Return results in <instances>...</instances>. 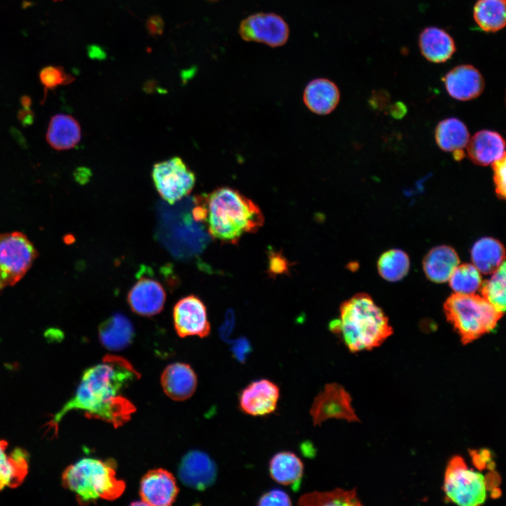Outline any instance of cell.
<instances>
[{"label": "cell", "mask_w": 506, "mask_h": 506, "mask_svg": "<svg viewBox=\"0 0 506 506\" xmlns=\"http://www.w3.org/2000/svg\"><path fill=\"white\" fill-rule=\"evenodd\" d=\"M140 374L126 359L107 355L102 361L87 368L72 396L55 414L51 427L56 428L72 410L84 412L89 417L122 426L135 411L134 404L123 396L124 389L138 379Z\"/></svg>", "instance_id": "1"}, {"label": "cell", "mask_w": 506, "mask_h": 506, "mask_svg": "<svg viewBox=\"0 0 506 506\" xmlns=\"http://www.w3.org/2000/svg\"><path fill=\"white\" fill-rule=\"evenodd\" d=\"M238 31L243 40L271 47L284 45L290 35L287 23L273 13H257L247 17L241 22Z\"/></svg>", "instance_id": "10"}, {"label": "cell", "mask_w": 506, "mask_h": 506, "mask_svg": "<svg viewBox=\"0 0 506 506\" xmlns=\"http://www.w3.org/2000/svg\"><path fill=\"white\" fill-rule=\"evenodd\" d=\"M252 350L249 342L245 337H240L232 342L231 351L235 358L243 362Z\"/></svg>", "instance_id": "36"}, {"label": "cell", "mask_w": 506, "mask_h": 506, "mask_svg": "<svg viewBox=\"0 0 506 506\" xmlns=\"http://www.w3.org/2000/svg\"><path fill=\"white\" fill-rule=\"evenodd\" d=\"M505 248L496 239L484 237L472 246L471 257L473 264L484 274H492L505 261Z\"/></svg>", "instance_id": "26"}, {"label": "cell", "mask_w": 506, "mask_h": 506, "mask_svg": "<svg viewBox=\"0 0 506 506\" xmlns=\"http://www.w3.org/2000/svg\"><path fill=\"white\" fill-rule=\"evenodd\" d=\"M484 475L468 467L465 460L455 455L450 458L444 473L443 493L446 500L460 506H479L487 500L488 492L495 490V476Z\"/></svg>", "instance_id": "6"}, {"label": "cell", "mask_w": 506, "mask_h": 506, "mask_svg": "<svg viewBox=\"0 0 506 506\" xmlns=\"http://www.w3.org/2000/svg\"><path fill=\"white\" fill-rule=\"evenodd\" d=\"M448 281L454 292L459 294H474L482 283L480 271L472 264H459Z\"/></svg>", "instance_id": "32"}, {"label": "cell", "mask_w": 506, "mask_h": 506, "mask_svg": "<svg viewBox=\"0 0 506 506\" xmlns=\"http://www.w3.org/2000/svg\"><path fill=\"white\" fill-rule=\"evenodd\" d=\"M419 46L422 55L429 62L445 63L456 51L452 37L445 30L429 27L421 32Z\"/></svg>", "instance_id": "20"}, {"label": "cell", "mask_w": 506, "mask_h": 506, "mask_svg": "<svg viewBox=\"0 0 506 506\" xmlns=\"http://www.w3.org/2000/svg\"><path fill=\"white\" fill-rule=\"evenodd\" d=\"M20 103L24 108H30L32 103V100L30 96H23L20 98Z\"/></svg>", "instance_id": "41"}, {"label": "cell", "mask_w": 506, "mask_h": 506, "mask_svg": "<svg viewBox=\"0 0 506 506\" xmlns=\"http://www.w3.org/2000/svg\"><path fill=\"white\" fill-rule=\"evenodd\" d=\"M351 401V395L342 385L337 383L325 384L315 397L309 410L313 425H320L331 418L359 422Z\"/></svg>", "instance_id": "9"}, {"label": "cell", "mask_w": 506, "mask_h": 506, "mask_svg": "<svg viewBox=\"0 0 506 506\" xmlns=\"http://www.w3.org/2000/svg\"><path fill=\"white\" fill-rule=\"evenodd\" d=\"M18 118L23 126H28L34 122V114L30 108L19 110Z\"/></svg>", "instance_id": "39"}, {"label": "cell", "mask_w": 506, "mask_h": 506, "mask_svg": "<svg viewBox=\"0 0 506 506\" xmlns=\"http://www.w3.org/2000/svg\"><path fill=\"white\" fill-rule=\"evenodd\" d=\"M55 1H60V0H55Z\"/></svg>", "instance_id": "42"}, {"label": "cell", "mask_w": 506, "mask_h": 506, "mask_svg": "<svg viewBox=\"0 0 506 506\" xmlns=\"http://www.w3.org/2000/svg\"><path fill=\"white\" fill-rule=\"evenodd\" d=\"M148 27L152 33H157L162 30V22L158 18L153 17L149 20Z\"/></svg>", "instance_id": "40"}, {"label": "cell", "mask_w": 506, "mask_h": 506, "mask_svg": "<svg viewBox=\"0 0 506 506\" xmlns=\"http://www.w3.org/2000/svg\"><path fill=\"white\" fill-rule=\"evenodd\" d=\"M443 80L448 93L461 101L477 98L485 86L482 74L471 65L455 67L446 74Z\"/></svg>", "instance_id": "16"}, {"label": "cell", "mask_w": 506, "mask_h": 506, "mask_svg": "<svg viewBox=\"0 0 506 506\" xmlns=\"http://www.w3.org/2000/svg\"><path fill=\"white\" fill-rule=\"evenodd\" d=\"M269 473L275 482L297 489L303 478L304 464L294 453L280 451L270 460Z\"/></svg>", "instance_id": "25"}, {"label": "cell", "mask_w": 506, "mask_h": 506, "mask_svg": "<svg viewBox=\"0 0 506 506\" xmlns=\"http://www.w3.org/2000/svg\"><path fill=\"white\" fill-rule=\"evenodd\" d=\"M287 270V261L281 254L271 252L269 256V271L273 274H280Z\"/></svg>", "instance_id": "37"}, {"label": "cell", "mask_w": 506, "mask_h": 506, "mask_svg": "<svg viewBox=\"0 0 506 506\" xmlns=\"http://www.w3.org/2000/svg\"><path fill=\"white\" fill-rule=\"evenodd\" d=\"M98 337L105 349L113 351H121L132 342L134 326L126 316L116 313L100 324Z\"/></svg>", "instance_id": "19"}, {"label": "cell", "mask_w": 506, "mask_h": 506, "mask_svg": "<svg viewBox=\"0 0 506 506\" xmlns=\"http://www.w3.org/2000/svg\"><path fill=\"white\" fill-rule=\"evenodd\" d=\"M179 492L174 476L164 469L147 472L140 484L141 501L148 505L167 506L175 500Z\"/></svg>", "instance_id": "15"}, {"label": "cell", "mask_w": 506, "mask_h": 506, "mask_svg": "<svg viewBox=\"0 0 506 506\" xmlns=\"http://www.w3.org/2000/svg\"><path fill=\"white\" fill-rule=\"evenodd\" d=\"M235 314L232 309H228L225 315L223 323L219 327V332L221 339L227 341L233 332L235 325Z\"/></svg>", "instance_id": "38"}, {"label": "cell", "mask_w": 506, "mask_h": 506, "mask_svg": "<svg viewBox=\"0 0 506 506\" xmlns=\"http://www.w3.org/2000/svg\"><path fill=\"white\" fill-rule=\"evenodd\" d=\"M174 328L181 337L209 335L210 324L207 309L197 297L189 295L179 300L173 310Z\"/></svg>", "instance_id": "11"}, {"label": "cell", "mask_w": 506, "mask_h": 506, "mask_svg": "<svg viewBox=\"0 0 506 506\" xmlns=\"http://www.w3.org/2000/svg\"><path fill=\"white\" fill-rule=\"evenodd\" d=\"M339 91L336 84L327 79L318 78L311 81L304 91V101L309 109L318 115L332 112L339 100Z\"/></svg>", "instance_id": "21"}, {"label": "cell", "mask_w": 506, "mask_h": 506, "mask_svg": "<svg viewBox=\"0 0 506 506\" xmlns=\"http://www.w3.org/2000/svg\"><path fill=\"white\" fill-rule=\"evenodd\" d=\"M443 309L463 344L491 332L503 316L483 297L474 293L454 292L445 301Z\"/></svg>", "instance_id": "5"}, {"label": "cell", "mask_w": 506, "mask_h": 506, "mask_svg": "<svg viewBox=\"0 0 506 506\" xmlns=\"http://www.w3.org/2000/svg\"><path fill=\"white\" fill-rule=\"evenodd\" d=\"M477 25L486 32H495L506 25L505 0H478L473 10Z\"/></svg>", "instance_id": "28"}, {"label": "cell", "mask_w": 506, "mask_h": 506, "mask_svg": "<svg viewBox=\"0 0 506 506\" xmlns=\"http://www.w3.org/2000/svg\"><path fill=\"white\" fill-rule=\"evenodd\" d=\"M81 127L72 116L57 114L50 120L46 139L51 148L66 150L74 148L81 140Z\"/></svg>", "instance_id": "22"}, {"label": "cell", "mask_w": 506, "mask_h": 506, "mask_svg": "<svg viewBox=\"0 0 506 506\" xmlns=\"http://www.w3.org/2000/svg\"><path fill=\"white\" fill-rule=\"evenodd\" d=\"M127 295L131 309L140 316H153L163 309L166 293L162 285L150 275L141 273Z\"/></svg>", "instance_id": "12"}, {"label": "cell", "mask_w": 506, "mask_h": 506, "mask_svg": "<svg viewBox=\"0 0 506 506\" xmlns=\"http://www.w3.org/2000/svg\"><path fill=\"white\" fill-rule=\"evenodd\" d=\"M279 397V387L268 379H261L252 382L242 390L239 406L247 415L265 416L275 410Z\"/></svg>", "instance_id": "13"}, {"label": "cell", "mask_w": 506, "mask_h": 506, "mask_svg": "<svg viewBox=\"0 0 506 506\" xmlns=\"http://www.w3.org/2000/svg\"><path fill=\"white\" fill-rule=\"evenodd\" d=\"M164 393L171 399L183 401L190 398L197 387V377L190 366L183 363L167 365L161 376Z\"/></svg>", "instance_id": "18"}, {"label": "cell", "mask_w": 506, "mask_h": 506, "mask_svg": "<svg viewBox=\"0 0 506 506\" xmlns=\"http://www.w3.org/2000/svg\"><path fill=\"white\" fill-rule=\"evenodd\" d=\"M505 155L491 164L496 195L500 200L505 198Z\"/></svg>", "instance_id": "35"}, {"label": "cell", "mask_w": 506, "mask_h": 506, "mask_svg": "<svg viewBox=\"0 0 506 506\" xmlns=\"http://www.w3.org/2000/svg\"><path fill=\"white\" fill-rule=\"evenodd\" d=\"M460 264L459 257L451 247L441 245L432 249L423 261L427 277L435 283L448 280L454 269Z\"/></svg>", "instance_id": "24"}, {"label": "cell", "mask_w": 506, "mask_h": 506, "mask_svg": "<svg viewBox=\"0 0 506 506\" xmlns=\"http://www.w3.org/2000/svg\"><path fill=\"white\" fill-rule=\"evenodd\" d=\"M7 443L0 440V491L6 487H15L27 473L28 455L20 449L7 452Z\"/></svg>", "instance_id": "23"}, {"label": "cell", "mask_w": 506, "mask_h": 506, "mask_svg": "<svg viewBox=\"0 0 506 506\" xmlns=\"http://www.w3.org/2000/svg\"><path fill=\"white\" fill-rule=\"evenodd\" d=\"M37 256L33 244L22 233L0 234V292L18 283Z\"/></svg>", "instance_id": "7"}, {"label": "cell", "mask_w": 506, "mask_h": 506, "mask_svg": "<svg viewBox=\"0 0 506 506\" xmlns=\"http://www.w3.org/2000/svg\"><path fill=\"white\" fill-rule=\"evenodd\" d=\"M481 297L498 311H505V261L492 273L491 277L482 281L480 286Z\"/></svg>", "instance_id": "31"}, {"label": "cell", "mask_w": 506, "mask_h": 506, "mask_svg": "<svg viewBox=\"0 0 506 506\" xmlns=\"http://www.w3.org/2000/svg\"><path fill=\"white\" fill-rule=\"evenodd\" d=\"M204 200L208 232L222 242L235 243L264 223L259 207L236 190L221 187L204 196Z\"/></svg>", "instance_id": "2"}, {"label": "cell", "mask_w": 506, "mask_h": 506, "mask_svg": "<svg viewBox=\"0 0 506 506\" xmlns=\"http://www.w3.org/2000/svg\"><path fill=\"white\" fill-rule=\"evenodd\" d=\"M115 469L112 460L84 458L64 470L62 481L81 504L99 499L113 500L125 489L124 482L116 476Z\"/></svg>", "instance_id": "4"}, {"label": "cell", "mask_w": 506, "mask_h": 506, "mask_svg": "<svg viewBox=\"0 0 506 506\" xmlns=\"http://www.w3.org/2000/svg\"><path fill=\"white\" fill-rule=\"evenodd\" d=\"M301 506H359L361 502L355 489L336 488L330 491H313L301 495Z\"/></svg>", "instance_id": "29"}, {"label": "cell", "mask_w": 506, "mask_h": 506, "mask_svg": "<svg viewBox=\"0 0 506 506\" xmlns=\"http://www.w3.org/2000/svg\"><path fill=\"white\" fill-rule=\"evenodd\" d=\"M217 474L214 462L205 453L190 450L181 459L178 469L181 481L186 486L202 491L212 486Z\"/></svg>", "instance_id": "14"}, {"label": "cell", "mask_w": 506, "mask_h": 506, "mask_svg": "<svg viewBox=\"0 0 506 506\" xmlns=\"http://www.w3.org/2000/svg\"><path fill=\"white\" fill-rule=\"evenodd\" d=\"M505 142L498 132L481 130L469 138L467 153L474 164L481 166L491 164L505 155Z\"/></svg>", "instance_id": "17"}, {"label": "cell", "mask_w": 506, "mask_h": 506, "mask_svg": "<svg viewBox=\"0 0 506 506\" xmlns=\"http://www.w3.org/2000/svg\"><path fill=\"white\" fill-rule=\"evenodd\" d=\"M330 328L341 334L352 353L377 347L393 333L388 318L365 293L356 294L344 301L339 318L331 321Z\"/></svg>", "instance_id": "3"}, {"label": "cell", "mask_w": 506, "mask_h": 506, "mask_svg": "<svg viewBox=\"0 0 506 506\" xmlns=\"http://www.w3.org/2000/svg\"><path fill=\"white\" fill-rule=\"evenodd\" d=\"M435 139L438 146L445 152L463 151L469 140L466 125L458 118L441 121L436 127Z\"/></svg>", "instance_id": "27"}, {"label": "cell", "mask_w": 506, "mask_h": 506, "mask_svg": "<svg viewBox=\"0 0 506 506\" xmlns=\"http://www.w3.org/2000/svg\"><path fill=\"white\" fill-rule=\"evenodd\" d=\"M39 81L44 86V102L48 90H54L62 85L70 84L74 77L65 72L61 66L48 65L43 67L39 74Z\"/></svg>", "instance_id": "33"}, {"label": "cell", "mask_w": 506, "mask_h": 506, "mask_svg": "<svg viewBox=\"0 0 506 506\" xmlns=\"http://www.w3.org/2000/svg\"><path fill=\"white\" fill-rule=\"evenodd\" d=\"M292 505L288 494L283 490L273 488L264 493L258 500L257 505L289 506Z\"/></svg>", "instance_id": "34"}, {"label": "cell", "mask_w": 506, "mask_h": 506, "mask_svg": "<svg viewBox=\"0 0 506 506\" xmlns=\"http://www.w3.org/2000/svg\"><path fill=\"white\" fill-rule=\"evenodd\" d=\"M152 177L160 195L171 205L188 195L195 183L194 173L179 157L156 163Z\"/></svg>", "instance_id": "8"}, {"label": "cell", "mask_w": 506, "mask_h": 506, "mask_svg": "<svg viewBox=\"0 0 506 506\" xmlns=\"http://www.w3.org/2000/svg\"><path fill=\"white\" fill-rule=\"evenodd\" d=\"M410 261L406 252L393 249L383 253L377 262L380 275L386 280L396 282L402 279L408 272Z\"/></svg>", "instance_id": "30"}]
</instances>
